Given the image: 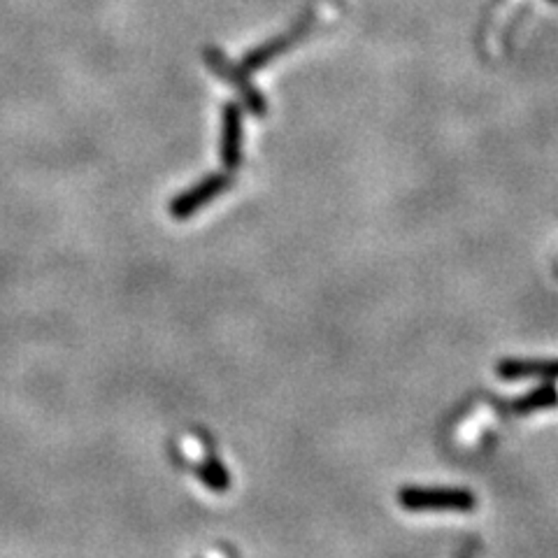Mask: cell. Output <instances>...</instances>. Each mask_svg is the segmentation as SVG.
<instances>
[{
    "mask_svg": "<svg viewBox=\"0 0 558 558\" xmlns=\"http://www.w3.org/2000/svg\"><path fill=\"white\" fill-rule=\"evenodd\" d=\"M552 3H558V0H552Z\"/></svg>",
    "mask_w": 558,
    "mask_h": 558,
    "instance_id": "cell-8",
    "label": "cell"
},
{
    "mask_svg": "<svg viewBox=\"0 0 558 558\" xmlns=\"http://www.w3.org/2000/svg\"><path fill=\"white\" fill-rule=\"evenodd\" d=\"M558 405V391L552 384V380H547V384L537 386V389L528 391L526 395L516 398L510 405L512 414H533V412L549 410V407Z\"/></svg>",
    "mask_w": 558,
    "mask_h": 558,
    "instance_id": "cell-5",
    "label": "cell"
},
{
    "mask_svg": "<svg viewBox=\"0 0 558 558\" xmlns=\"http://www.w3.org/2000/svg\"><path fill=\"white\" fill-rule=\"evenodd\" d=\"M307 28H310V22H305V24H303V26L294 28V31L286 33V35L277 37V40H273V43L264 45V47H261V49L252 52L247 56V61H244V64H243V70H247V73H249V70H258V68H264V65H268L270 61H273L274 56H277V54H282V52H284V49H289L291 45L298 43V40H301V35L307 31Z\"/></svg>",
    "mask_w": 558,
    "mask_h": 558,
    "instance_id": "cell-3",
    "label": "cell"
},
{
    "mask_svg": "<svg viewBox=\"0 0 558 558\" xmlns=\"http://www.w3.org/2000/svg\"><path fill=\"white\" fill-rule=\"evenodd\" d=\"M207 58H210V64L214 65L216 73L226 75V77L231 79L233 85H235L237 89L243 91V94H244V101H247L249 110H252L254 115H264V112H265V101H264V98H261V94H256V89H254V86L249 85L247 79L240 77V75H237L235 70H233V65L228 64L226 58L219 56V54H216V52H210V54H207Z\"/></svg>",
    "mask_w": 558,
    "mask_h": 558,
    "instance_id": "cell-4",
    "label": "cell"
},
{
    "mask_svg": "<svg viewBox=\"0 0 558 558\" xmlns=\"http://www.w3.org/2000/svg\"><path fill=\"white\" fill-rule=\"evenodd\" d=\"M224 189H226V179H222V177L210 179L207 184H203L201 189H195L194 194L184 195V198H179L177 205H174V214H177V216L191 214V212H194L195 207L201 205L203 201L207 203L212 198V195H216V194H219V191H224Z\"/></svg>",
    "mask_w": 558,
    "mask_h": 558,
    "instance_id": "cell-7",
    "label": "cell"
},
{
    "mask_svg": "<svg viewBox=\"0 0 558 558\" xmlns=\"http://www.w3.org/2000/svg\"><path fill=\"white\" fill-rule=\"evenodd\" d=\"M498 377L516 380H558V361H535V358H505L495 368Z\"/></svg>",
    "mask_w": 558,
    "mask_h": 558,
    "instance_id": "cell-2",
    "label": "cell"
},
{
    "mask_svg": "<svg viewBox=\"0 0 558 558\" xmlns=\"http://www.w3.org/2000/svg\"><path fill=\"white\" fill-rule=\"evenodd\" d=\"M398 503L407 512H474L477 498L468 489H419L398 491Z\"/></svg>",
    "mask_w": 558,
    "mask_h": 558,
    "instance_id": "cell-1",
    "label": "cell"
},
{
    "mask_svg": "<svg viewBox=\"0 0 558 558\" xmlns=\"http://www.w3.org/2000/svg\"><path fill=\"white\" fill-rule=\"evenodd\" d=\"M240 143H243V116L235 105L226 107V143H224V156L228 165L235 168L240 164Z\"/></svg>",
    "mask_w": 558,
    "mask_h": 558,
    "instance_id": "cell-6",
    "label": "cell"
}]
</instances>
